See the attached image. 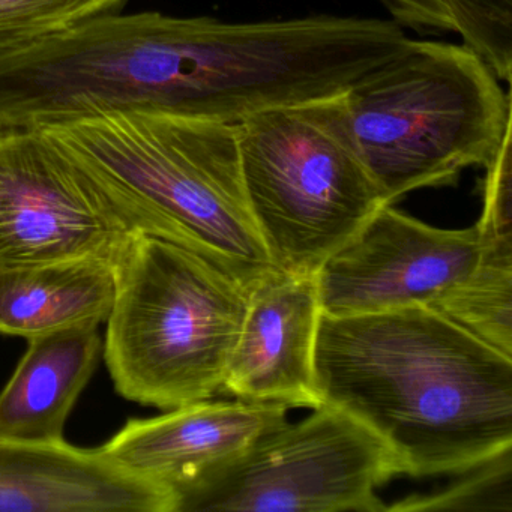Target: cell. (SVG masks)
Returning <instances> with one entry per match:
<instances>
[{
  "label": "cell",
  "instance_id": "cell-11",
  "mask_svg": "<svg viewBox=\"0 0 512 512\" xmlns=\"http://www.w3.org/2000/svg\"><path fill=\"white\" fill-rule=\"evenodd\" d=\"M0 512H173V494L100 448L0 440Z\"/></svg>",
  "mask_w": 512,
  "mask_h": 512
},
{
  "label": "cell",
  "instance_id": "cell-2",
  "mask_svg": "<svg viewBox=\"0 0 512 512\" xmlns=\"http://www.w3.org/2000/svg\"><path fill=\"white\" fill-rule=\"evenodd\" d=\"M41 128L121 196L146 235L193 251L248 293L280 272L248 205L236 125L113 112Z\"/></svg>",
  "mask_w": 512,
  "mask_h": 512
},
{
  "label": "cell",
  "instance_id": "cell-9",
  "mask_svg": "<svg viewBox=\"0 0 512 512\" xmlns=\"http://www.w3.org/2000/svg\"><path fill=\"white\" fill-rule=\"evenodd\" d=\"M320 307L317 275L277 272L250 293L221 392L239 400L316 409L314 379Z\"/></svg>",
  "mask_w": 512,
  "mask_h": 512
},
{
  "label": "cell",
  "instance_id": "cell-12",
  "mask_svg": "<svg viewBox=\"0 0 512 512\" xmlns=\"http://www.w3.org/2000/svg\"><path fill=\"white\" fill-rule=\"evenodd\" d=\"M98 326H71L29 338V347L0 392V440L65 442L68 416L103 356Z\"/></svg>",
  "mask_w": 512,
  "mask_h": 512
},
{
  "label": "cell",
  "instance_id": "cell-18",
  "mask_svg": "<svg viewBox=\"0 0 512 512\" xmlns=\"http://www.w3.org/2000/svg\"><path fill=\"white\" fill-rule=\"evenodd\" d=\"M512 133L500 146L496 157L484 167L482 214L476 227L479 238L512 239Z\"/></svg>",
  "mask_w": 512,
  "mask_h": 512
},
{
  "label": "cell",
  "instance_id": "cell-7",
  "mask_svg": "<svg viewBox=\"0 0 512 512\" xmlns=\"http://www.w3.org/2000/svg\"><path fill=\"white\" fill-rule=\"evenodd\" d=\"M145 233L121 196L41 127L0 128V268L118 262Z\"/></svg>",
  "mask_w": 512,
  "mask_h": 512
},
{
  "label": "cell",
  "instance_id": "cell-5",
  "mask_svg": "<svg viewBox=\"0 0 512 512\" xmlns=\"http://www.w3.org/2000/svg\"><path fill=\"white\" fill-rule=\"evenodd\" d=\"M236 127L248 205L278 271L314 277L388 205L341 94L254 113Z\"/></svg>",
  "mask_w": 512,
  "mask_h": 512
},
{
  "label": "cell",
  "instance_id": "cell-17",
  "mask_svg": "<svg viewBox=\"0 0 512 512\" xmlns=\"http://www.w3.org/2000/svg\"><path fill=\"white\" fill-rule=\"evenodd\" d=\"M455 34L500 80L512 73V0H445Z\"/></svg>",
  "mask_w": 512,
  "mask_h": 512
},
{
  "label": "cell",
  "instance_id": "cell-13",
  "mask_svg": "<svg viewBox=\"0 0 512 512\" xmlns=\"http://www.w3.org/2000/svg\"><path fill=\"white\" fill-rule=\"evenodd\" d=\"M116 263L74 259L0 268V334L32 338L101 325L112 311Z\"/></svg>",
  "mask_w": 512,
  "mask_h": 512
},
{
  "label": "cell",
  "instance_id": "cell-15",
  "mask_svg": "<svg viewBox=\"0 0 512 512\" xmlns=\"http://www.w3.org/2000/svg\"><path fill=\"white\" fill-rule=\"evenodd\" d=\"M127 0H0V58L49 40L95 17L119 13Z\"/></svg>",
  "mask_w": 512,
  "mask_h": 512
},
{
  "label": "cell",
  "instance_id": "cell-4",
  "mask_svg": "<svg viewBox=\"0 0 512 512\" xmlns=\"http://www.w3.org/2000/svg\"><path fill=\"white\" fill-rule=\"evenodd\" d=\"M250 293L187 248L139 233L116 262L103 356L116 391L172 410L223 389Z\"/></svg>",
  "mask_w": 512,
  "mask_h": 512
},
{
  "label": "cell",
  "instance_id": "cell-3",
  "mask_svg": "<svg viewBox=\"0 0 512 512\" xmlns=\"http://www.w3.org/2000/svg\"><path fill=\"white\" fill-rule=\"evenodd\" d=\"M341 98L359 155L388 205L487 166L512 133L508 92L466 44L410 38Z\"/></svg>",
  "mask_w": 512,
  "mask_h": 512
},
{
  "label": "cell",
  "instance_id": "cell-8",
  "mask_svg": "<svg viewBox=\"0 0 512 512\" xmlns=\"http://www.w3.org/2000/svg\"><path fill=\"white\" fill-rule=\"evenodd\" d=\"M481 256L478 227L446 230L383 205L317 274L326 316L433 307Z\"/></svg>",
  "mask_w": 512,
  "mask_h": 512
},
{
  "label": "cell",
  "instance_id": "cell-6",
  "mask_svg": "<svg viewBox=\"0 0 512 512\" xmlns=\"http://www.w3.org/2000/svg\"><path fill=\"white\" fill-rule=\"evenodd\" d=\"M400 475L379 436L322 403L175 485L173 512H385L376 490Z\"/></svg>",
  "mask_w": 512,
  "mask_h": 512
},
{
  "label": "cell",
  "instance_id": "cell-16",
  "mask_svg": "<svg viewBox=\"0 0 512 512\" xmlns=\"http://www.w3.org/2000/svg\"><path fill=\"white\" fill-rule=\"evenodd\" d=\"M386 511L512 512V449L458 473L442 490L406 497Z\"/></svg>",
  "mask_w": 512,
  "mask_h": 512
},
{
  "label": "cell",
  "instance_id": "cell-10",
  "mask_svg": "<svg viewBox=\"0 0 512 512\" xmlns=\"http://www.w3.org/2000/svg\"><path fill=\"white\" fill-rule=\"evenodd\" d=\"M289 409L239 398L197 401L155 418L131 419L100 451L121 469L172 491L286 422Z\"/></svg>",
  "mask_w": 512,
  "mask_h": 512
},
{
  "label": "cell",
  "instance_id": "cell-1",
  "mask_svg": "<svg viewBox=\"0 0 512 512\" xmlns=\"http://www.w3.org/2000/svg\"><path fill=\"white\" fill-rule=\"evenodd\" d=\"M314 379L322 403L370 428L412 478L512 449V358L433 308L322 313Z\"/></svg>",
  "mask_w": 512,
  "mask_h": 512
},
{
  "label": "cell",
  "instance_id": "cell-14",
  "mask_svg": "<svg viewBox=\"0 0 512 512\" xmlns=\"http://www.w3.org/2000/svg\"><path fill=\"white\" fill-rule=\"evenodd\" d=\"M431 308L512 358V239H481L472 274Z\"/></svg>",
  "mask_w": 512,
  "mask_h": 512
},
{
  "label": "cell",
  "instance_id": "cell-19",
  "mask_svg": "<svg viewBox=\"0 0 512 512\" xmlns=\"http://www.w3.org/2000/svg\"><path fill=\"white\" fill-rule=\"evenodd\" d=\"M395 22L404 28H422L442 10V0H380Z\"/></svg>",
  "mask_w": 512,
  "mask_h": 512
}]
</instances>
